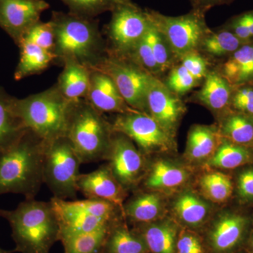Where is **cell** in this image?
<instances>
[{
	"mask_svg": "<svg viewBox=\"0 0 253 253\" xmlns=\"http://www.w3.org/2000/svg\"><path fill=\"white\" fill-rule=\"evenodd\" d=\"M239 15L243 22L244 23L246 27L249 29L253 39V9L245 11V12L241 13Z\"/></svg>",
	"mask_w": 253,
	"mask_h": 253,
	"instance_id": "44",
	"label": "cell"
},
{
	"mask_svg": "<svg viewBox=\"0 0 253 253\" xmlns=\"http://www.w3.org/2000/svg\"><path fill=\"white\" fill-rule=\"evenodd\" d=\"M229 109L253 119V84L234 86Z\"/></svg>",
	"mask_w": 253,
	"mask_h": 253,
	"instance_id": "38",
	"label": "cell"
},
{
	"mask_svg": "<svg viewBox=\"0 0 253 253\" xmlns=\"http://www.w3.org/2000/svg\"><path fill=\"white\" fill-rule=\"evenodd\" d=\"M18 47L20 59L14 72L16 81L40 74L51 65H56V56L51 51L27 42H21Z\"/></svg>",
	"mask_w": 253,
	"mask_h": 253,
	"instance_id": "28",
	"label": "cell"
},
{
	"mask_svg": "<svg viewBox=\"0 0 253 253\" xmlns=\"http://www.w3.org/2000/svg\"><path fill=\"white\" fill-rule=\"evenodd\" d=\"M146 36L139 42L136 49L129 58H131L136 63H139L141 67L144 68L155 77L162 80L161 78L163 77L162 74L155 59L152 49L146 39Z\"/></svg>",
	"mask_w": 253,
	"mask_h": 253,
	"instance_id": "40",
	"label": "cell"
},
{
	"mask_svg": "<svg viewBox=\"0 0 253 253\" xmlns=\"http://www.w3.org/2000/svg\"><path fill=\"white\" fill-rule=\"evenodd\" d=\"M172 211L178 224L194 230L208 222L212 214V206L194 191L186 190L174 200Z\"/></svg>",
	"mask_w": 253,
	"mask_h": 253,
	"instance_id": "21",
	"label": "cell"
},
{
	"mask_svg": "<svg viewBox=\"0 0 253 253\" xmlns=\"http://www.w3.org/2000/svg\"><path fill=\"white\" fill-rule=\"evenodd\" d=\"M145 158L129 138L122 133L113 132L108 164L128 192L136 189L144 179L147 170Z\"/></svg>",
	"mask_w": 253,
	"mask_h": 253,
	"instance_id": "12",
	"label": "cell"
},
{
	"mask_svg": "<svg viewBox=\"0 0 253 253\" xmlns=\"http://www.w3.org/2000/svg\"><path fill=\"white\" fill-rule=\"evenodd\" d=\"M146 36L163 76L179 62L164 37L151 22Z\"/></svg>",
	"mask_w": 253,
	"mask_h": 253,
	"instance_id": "34",
	"label": "cell"
},
{
	"mask_svg": "<svg viewBox=\"0 0 253 253\" xmlns=\"http://www.w3.org/2000/svg\"><path fill=\"white\" fill-rule=\"evenodd\" d=\"M16 99L0 86V153L14 146L28 129L16 113Z\"/></svg>",
	"mask_w": 253,
	"mask_h": 253,
	"instance_id": "25",
	"label": "cell"
},
{
	"mask_svg": "<svg viewBox=\"0 0 253 253\" xmlns=\"http://www.w3.org/2000/svg\"><path fill=\"white\" fill-rule=\"evenodd\" d=\"M21 42L33 43L42 49L54 53L55 36L52 24L50 21L44 23L41 20L28 31Z\"/></svg>",
	"mask_w": 253,
	"mask_h": 253,
	"instance_id": "37",
	"label": "cell"
},
{
	"mask_svg": "<svg viewBox=\"0 0 253 253\" xmlns=\"http://www.w3.org/2000/svg\"><path fill=\"white\" fill-rule=\"evenodd\" d=\"M78 188L86 199L104 200L122 210L129 193L116 179L108 163L93 172L80 174Z\"/></svg>",
	"mask_w": 253,
	"mask_h": 253,
	"instance_id": "16",
	"label": "cell"
},
{
	"mask_svg": "<svg viewBox=\"0 0 253 253\" xmlns=\"http://www.w3.org/2000/svg\"><path fill=\"white\" fill-rule=\"evenodd\" d=\"M74 101L66 99L56 84L49 89L16 99V111L28 129L44 141L66 136Z\"/></svg>",
	"mask_w": 253,
	"mask_h": 253,
	"instance_id": "5",
	"label": "cell"
},
{
	"mask_svg": "<svg viewBox=\"0 0 253 253\" xmlns=\"http://www.w3.org/2000/svg\"><path fill=\"white\" fill-rule=\"evenodd\" d=\"M49 6L44 0H0V27L18 46Z\"/></svg>",
	"mask_w": 253,
	"mask_h": 253,
	"instance_id": "15",
	"label": "cell"
},
{
	"mask_svg": "<svg viewBox=\"0 0 253 253\" xmlns=\"http://www.w3.org/2000/svg\"><path fill=\"white\" fill-rule=\"evenodd\" d=\"M50 22L54 28V54L56 65L73 58L89 69L96 68L107 56L106 40L96 18H84L62 11H53Z\"/></svg>",
	"mask_w": 253,
	"mask_h": 253,
	"instance_id": "1",
	"label": "cell"
},
{
	"mask_svg": "<svg viewBox=\"0 0 253 253\" xmlns=\"http://www.w3.org/2000/svg\"><path fill=\"white\" fill-rule=\"evenodd\" d=\"M63 71L56 83L63 96L70 101L84 99L89 89L90 69L73 58L62 63Z\"/></svg>",
	"mask_w": 253,
	"mask_h": 253,
	"instance_id": "24",
	"label": "cell"
},
{
	"mask_svg": "<svg viewBox=\"0 0 253 253\" xmlns=\"http://www.w3.org/2000/svg\"><path fill=\"white\" fill-rule=\"evenodd\" d=\"M134 225V230L144 239L149 253H176L181 229L175 220L163 218L154 222Z\"/></svg>",
	"mask_w": 253,
	"mask_h": 253,
	"instance_id": "20",
	"label": "cell"
},
{
	"mask_svg": "<svg viewBox=\"0 0 253 253\" xmlns=\"http://www.w3.org/2000/svg\"><path fill=\"white\" fill-rule=\"evenodd\" d=\"M199 187L205 199L214 204H225L234 192L232 177L219 171H211L199 178Z\"/></svg>",
	"mask_w": 253,
	"mask_h": 253,
	"instance_id": "32",
	"label": "cell"
},
{
	"mask_svg": "<svg viewBox=\"0 0 253 253\" xmlns=\"http://www.w3.org/2000/svg\"><path fill=\"white\" fill-rule=\"evenodd\" d=\"M221 140L217 124L194 125L188 133L185 157L191 163H206L217 151Z\"/></svg>",
	"mask_w": 253,
	"mask_h": 253,
	"instance_id": "23",
	"label": "cell"
},
{
	"mask_svg": "<svg viewBox=\"0 0 253 253\" xmlns=\"http://www.w3.org/2000/svg\"><path fill=\"white\" fill-rule=\"evenodd\" d=\"M111 14L104 28L108 54L129 57L151 26L149 15L131 0H123Z\"/></svg>",
	"mask_w": 253,
	"mask_h": 253,
	"instance_id": "8",
	"label": "cell"
},
{
	"mask_svg": "<svg viewBox=\"0 0 253 253\" xmlns=\"http://www.w3.org/2000/svg\"><path fill=\"white\" fill-rule=\"evenodd\" d=\"M233 86L253 84V41L215 66Z\"/></svg>",
	"mask_w": 253,
	"mask_h": 253,
	"instance_id": "27",
	"label": "cell"
},
{
	"mask_svg": "<svg viewBox=\"0 0 253 253\" xmlns=\"http://www.w3.org/2000/svg\"><path fill=\"white\" fill-rule=\"evenodd\" d=\"M45 141L27 129L9 149L0 153V196L22 194L33 199L43 183Z\"/></svg>",
	"mask_w": 253,
	"mask_h": 253,
	"instance_id": "2",
	"label": "cell"
},
{
	"mask_svg": "<svg viewBox=\"0 0 253 253\" xmlns=\"http://www.w3.org/2000/svg\"><path fill=\"white\" fill-rule=\"evenodd\" d=\"M113 131L112 125L85 99L73 102L66 137L83 164L107 161Z\"/></svg>",
	"mask_w": 253,
	"mask_h": 253,
	"instance_id": "4",
	"label": "cell"
},
{
	"mask_svg": "<svg viewBox=\"0 0 253 253\" xmlns=\"http://www.w3.org/2000/svg\"><path fill=\"white\" fill-rule=\"evenodd\" d=\"M50 202L59 221L60 240L113 226L123 216L119 206L104 200L67 201L53 197Z\"/></svg>",
	"mask_w": 253,
	"mask_h": 253,
	"instance_id": "6",
	"label": "cell"
},
{
	"mask_svg": "<svg viewBox=\"0 0 253 253\" xmlns=\"http://www.w3.org/2000/svg\"><path fill=\"white\" fill-rule=\"evenodd\" d=\"M179 63L201 84L207 76L210 68L212 66L208 62V60L197 51L186 54L181 58Z\"/></svg>",
	"mask_w": 253,
	"mask_h": 253,
	"instance_id": "41",
	"label": "cell"
},
{
	"mask_svg": "<svg viewBox=\"0 0 253 253\" xmlns=\"http://www.w3.org/2000/svg\"><path fill=\"white\" fill-rule=\"evenodd\" d=\"M84 99L102 113L124 114L139 112L126 104L109 75L96 68L90 69L89 89Z\"/></svg>",
	"mask_w": 253,
	"mask_h": 253,
	"instance_id": "17",
	"label": "cell"
},
{
	"mask_svg": "<svg viewBox=\"0 0 253 253\" xmlns=\"http://www.w3.org/2000/svg\"><path fill=\"white\" fill-rule=\"evenodd\" d=\"M96 69L109 75L131 109L149 115L147 92L153 75L131 58L110 54Z\"/></svg>",
	"mask_w": 253,
	"mask_h": 253,
	"instance_id": "10",
	"label": "cell"
},
{
	"mask_svg": "<svg viewBox=\"0 0 253 253\" xmlns=\"http://www.w3.org/2000/svg\"><path fill=\"white\" fill-rule=\"evenodd\" d=\"M221 137L253 149V119L229 109L217 118Z\"/></svg>",
	"mask_w": 253,
	"mask_h": 253,
	"instance_id": "29",
	"label": "cell"
},
{
	"mask_svg": "<svg viewBox=\"0 0 253 253\" xmlns=\"http://www.w3.org/2000/svg\"><path fill=\"white\" fill-rule=\"evenodd\" d=\"M163 82L169 90L180 97L201 85L180 63L167 73V77Z\"/></svg>",
	"mask_w": 253,
	"mask_h": 253,
	"instance_id": "36",
	"label": "cell"
},
{
	"mask_svg": "<svg viewBox=\"0 0 253 253\" xmlns=\"http://www.w3.org/2000/svg\"><path fill=\"white\" fill-rule=\"evenodd\" d=\"M201 88L188 99L204 106L218 118L229 110L233 88L215 66L210 68Z\"/></svg>",
	"mask_w": 253,
	"mask_h": 253,
	"instance_id": "18",
	"label": "cell"
},
{
	"mask_svg": "<svg viewBox=\"0 0 253 253\" xmlns=\"http://www.w3.org/2000/svg\"><path fill=\"white\" fill-rule=\"evenodd\" d=\"M244 249L248 253H253V220Z\"/></svg>",
	"mask_w": 253,
	"mask_h": 253,
	"instance_id": "45",
	"label": "cell"
},
{
	"mask_svg": "<svg viewBox=\"0 0 253 253\" xmlns=\"http://www.w3.org/2000/svg\"><path fill=\"white\" fill-rule=\"evenodd\" d=\"M15 251L14 249L12 250V251H6V250H4L2 249H1L0 248V253H14Z\"/></svg>",
	"mask_w": 253,
	"mask_h": 253,
	"instance_id": "46",
	"label": "cell"
},
{
	"mask_svg": "<svg viewBox=\"0 0 253 253\" xmlns=\"http://www.w3.org/2000/svg\"><path fill=\"white\" fill-rule=\"evenodd\" d=\"M0 217L11 226L15 253H49L60 241L59 221L50 201L26 199L13 211L0 208Z\"/></svg>",
	"mask_w": 253,
	"mask_h": 253,
	"instance_id": "3",
	"label": "cell"
},
{
	"mask_svg": "<svg viewBox=\"0 0 253 253\" xmlns=\"http://www.w3.org/2000/svg\"><path fill=\"white\" fill-rule=\"evenodd\" d=\"M81 164L79 156L66 136L45 141L43 183L54 197L62 200L77 199Z\"/></svg>",
	"mask_w": 253,
	"mask_h": 253,
	"instance_id": "7",
	"label": "cell"
},
{
	"mask_svg": "<svg viewBox=\"0 0 253 253\" xmlns=\"http://www.w3.org/2000/svg\"><path fill=\"white\" fill-rule=\"evenodd\" d=\"M235 253H248L246 252V251H245V249H244V250H242V251H239V252Z\"/></svg>",
	"mask_w": 253,
	"mask_h": 253,
	"instance_id": "47",
	"label": "cell"
},
{
	"mask_svg": "<svg viewBox=\"0 0 253 253\" xmlns=\"http://www.w3.org/2000/svg\"><path fill=\"white\" fill-rule=\"evenodd\" d=\"M146 9L150 21L164 37L179 63L186 54L198 51L201 42L212 31L206 23V16L191 9L187 14L177 16Z\"/></svg>",
	"mask_w": 253,
	"mask_h": 253,
	"instance_id": "9",
	"label": "cell"
},
{
	"mask_svg": "<svg viewBox=\"0 0 253 253\" xmlns=\"http://www.w3.org/2000/svg\"><path fill=\"white\" fill-rule=\"evenodd\" d=\"M253 217L226 211L215 218L208 229L206 244L212 253H235L245 249Z\"/></svg>",
	"mask_w": 253,
	"mask_h": 253,
	"instance_id": "13",
	"label": "cell"
},
{
	"mask_svg": "<svg viewBox=\"0 0 253 253\" xmlns=\"http://www.w3.org/2000/svg\"><path fill=\"white\" fill-rule=\"evenodd\" d=\"M166 204L163 194L154 191L138 192L123 205L126 219L133 224H146L163 219Z\"/></svg>",
	"mask_w": 253,
	"mask_h": 253,
	"instance_id": "22",
	"label": "cell"
},
{
	"mask_svg": "<svg viewBox=\"0 0 253 253\" xmlns=\"http://www.w3.org/2000/svg\"><path fill=\"white\" fill-rule=\"evenodd\" d=\"M206 163L208 167L218 169H239L253 165V149L222 138L217 151Z\"/></svg>",
	"mask_w": 253,
	"mask_h": 253,
	"instance_id": "31",
	"label": "cell"
},
{
	"mask_svg": "<svg viewBox=\"0 0 253 253\" xmlns=\"http://www.w3.org/2000/svg\"><path fill=\"white\" fill-rule=\"evenodd\" d=\"M111 123L113 131L129 138L146 157L176 149L175 137L149 115L141 112L116 114Z\"/></svg>",
	"mask_w": 253,
	"mask_h": 253,
	"instance_id": "11",
	"label": "cell"
},
{
	"mask_svg": "<svg viewBox=\"0 0 253 253\" xmlns=\"http://www.w3.org/2000/svg\"><path fill=\"white\" fill-rule=\"evenodd\" d=\"M113 226L62 238L60 241L62 243L64 253H103L105 243Z\"/></svg>",
	"mask_w": 253,
	"mask_h": 253,
	"instance_id": "33",
	"label": "cell"
},
{
	"mask_svg": "<svg viewBox=\"0 0 253 253\" xmlns=\"http://www.w3.org/2000/svg\"><path fill=\"white\" fill-rule=\"evenodd\" d=\"M148 113L165 130L174 136L186 112L180 96L173 93L162 80L152 76L147 92Z\"/></svg>",
	"mask_w": 253,
	"mask_h": 253,
	"instance_id": "14",
	"label": "cell"
},
{
	"mask_svg": "<svg viewBox=\"0 0 253 253\" xmlns=\"http://www.w3.org/2000/svg\"><path fill=\"white\" fill-rule=\"evenodd\" d=\"M189 176V171L184 166L167 160H159L146 170L143 186L149 191L170 194L180 189Z\"/></svg>",
	"mask_w": 253,
	"mask_h": 253,
	"instance_id": "19",
	"label": "cell"
},
{
	"mask_svg": "<svg viewBox=\"0 0 253 253\" xmlns=\"http://www.w3.org/2000/svg\"><path fill=\"white\" fill-rule=\"evenodd\" d=\"M234 191L240 204L253 205V165L241 168L234 182Z\"/></svg>",
	"mask_w": 253,
	"mask_h": 253,
	"instance_id": "39",
	"label": "cell"
},
{
	"mask_svg": "<svg viewBox=\"0 0 253 253\" xmlns=\"http://www.w3.org/2000/svg\"><path fill=\"white\" fill-rule=\"evenodd\" d=\"M189 1L191 3V10L206 16L208 11L212 8L232 4L236 0H189Z\"/></svg>",
	"mask_w": 253,
	"mask_h": 253,
	"instance_id": "43",
	"label": "cell"
},
{
	"mask_svg": "<svg viewBox=\"0 0 253 253\" xmlns=\"http://www.w3.org/2000/svg\"><path fill=\"white\" fill-rule=\"evenodd\" d=\"M230 31L216 28L201 42L198 51L212 66H217L246 44Z\"/></svg>",
	"mask_w": 253,
	"mask_h": 253,
	"instance_id": "26",
	"label": "cell"
},
{
	"mask_svg": "<svg viewBox=\"0 0 253 253\" xmlns=\"http://www.w3.org/2000/svg\"><path fill=\"white\" fill-rule=\"evenodd\" d=\"M103 253H149L144 239L126 226V219L116 222L110 229Z\"/></svg>",
	"mask_w": 253,
	"mask_h": 253,
	"instance_id": "30",
	"label": "cell"
},
{
	"mask_svg": "<svg viewBox=\"0 0 253 253\" xmlns=\"http://www.w3.org/2000/svg\"><path fill=\"white\" fill-rule=\"evenodd\" d=\"M68 6L70 14L92 19L113 9L123 0H60Z\"/></svg>",
	"mask_w": 253,
	"mask_h": 253,
	"instance_id": "35",
	"label": "cell"
},
{
	"mask_svg": "<svg viewBox=\"0 0 253 253\" xmlns=\"http://www.w3.org/2000/svg\"><path fill=\"white\" fill-rule=\"evenodd\" d=\"M176 253H205L202 240L194 231L182 228L178 235Z\"/></svg>",
	"mask_w": 253,
	"mask_h": 253,
	"instance_id": "42",
	"label": "cell"
}]
</instances>
